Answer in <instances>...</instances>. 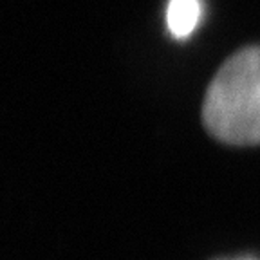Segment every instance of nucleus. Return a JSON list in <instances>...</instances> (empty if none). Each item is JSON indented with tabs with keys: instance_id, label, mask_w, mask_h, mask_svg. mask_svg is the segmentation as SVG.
I'll list each match as a JSON object with an SVG mask.
<instances>
[{
	"instance_id": "2",
	"label": "nucleus",
	"mask_w": 260,
	"mask_h": 260,
	"mask_svg": "<svg viewBox=\"0 0 260 260\" xmlns=\"http://www.w3.org/2000/svg\"><path fill=\"white\" fill-rule=\"evenodd\" d=\"M201 22V0H170L167 24L175 38H188Z\"/></svg>"
},
{
	"instance_id": "1",
	"label": "nucleus",
	"mask_w": 260,
	"mask_h": 260,
	"mask_svg": "<svg viewBox=\"0 0 260 260\" xmlns=\"http://www.w3.org/2000/svg\"><path fill=\"white\" fill-rule=\"evenodd\" d=\"M203 121L230 145H260V47L242 49L222 63L206 90Z\"/></svg>"
}]
</instances>
